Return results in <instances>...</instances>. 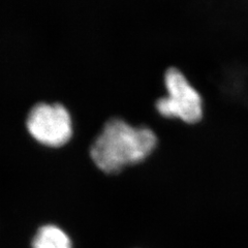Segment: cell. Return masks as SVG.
Here are the masks:
<instances>
[{"instance_id":"obj_1","label":"cell","mask_w":248,"mask_h":248,"mask_svg":"<svg viewBox=\"0 0 248 248\" xmlns=\"http://www.w3.org/2000/svg\"><path fill=\"white\" fill-rule=\"evenodd\" d=\"M156 146L157 137L149 127L112 118L92 143L90 155L100 170L116 174L148 158Z\"/></svg>"},{"instance_id":"obj_2","label":"cell","mask_w":248,"mask_h":248,"mask_svg":"<svg viewBox=\"0 0 248 248\" xmlns=\"http://www.w3.org/2000/svg\"><path fill=\"white\" fill-rule=\"evenodd\" d=\"M166 94L156 100L155 110L161 117L197 124L204 116V102L197 88L178 68L170 67L165 74Z\"/></svg>"},{"instance_id":"obj_3","label":"cell","mask_w":248,"mask_h":248,"mask_svg":"<svg viewBox=\"0 0 248 248\" xmlns=\"http://www.w3.org/2000/svg\"><path fill=\"white\" fill-rule=\"evenodd\" d=\"M26 127L36 142L51 148L64 146L74 135L72 115L60 104L41 103L34 106L28 114Z\"/></svg>"},{"instance_id":"obj_4","label":"cell","mask_w":248,"mask_h":248,"mask_svg":"<svg viewBox=\"0 0 248 248\" xmlns=\"http://www.w3.org/2000/svg\"><path fill=\"white\" fill-rule=\"evenodd\" d=\"M32 248H73V244L63 230L54 224H46L37 230Z\"/></svg>"}]
</instances>
